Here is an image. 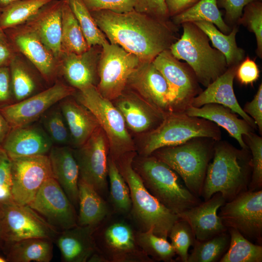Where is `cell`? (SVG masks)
Listing matches in <instances>:
<instances>
[{
	"label": "cell",
	"mask_w": 262,
	"mask_h": 262,
	"mask_svg": "<svg viewBox=\"0 0 262 262\" xmlns=\"http://www.w3.org/2000/svg\"><path fill=\"white\" fill-rule=\"evenodd\" d=\"M91 13L110 43L119 45L141 61H152L178 39L177 25L172 22L135 10L125 13L99 10Z\"/></svg>",
	"instance_id": "cell-1"
},
{
	"label": "cell",
	"mask_w": 262,
	"mask_h": 262,
	"mask_svg": "<svg viewBox=\"0 0 262 262\" xmlns=\"http://www.w3.org/2000/svg\"><path fill=\"white\" fill-rule=\"evenodd\" d=\"M212 159L201 196L204 201L220 193L228 202L248 190L252 175L249 148L238 149L221 139L215 141Z\"/></svg>",
	"instance_id": "cell-2"
},
{
	"label": "cell",
	"mask_w": 262,
	"mask_h": 262,
	"mask_svg": "<svg viewBox=\"0 0 262 262\" xmlns=\"http://www.w3.org/2000/svg\"><path fill=\"white\" fill-rule=\"evenodd\" d=\"M135 152L115 161L130 189L131 200L130 213L140 231L152 230L159 237L167 239L174 223L180 217L159 202L144 186L134 170Z\"/></svg>",
	"instance_id": "cell-3"
},
{
	"label": "cell",
	"mask_w": 262,
	"mask_h": 262,
	"mask_svg": "<svg viewBox=\"0 0 262 262\" xmlns=\"http://www.w3.org/2000/svg\"><path fill=\"white\" fill-rule=\"evenodd\" d=\"M132 166L150 194L178 215L201 202L181 183L174 170L154 156H135Z\"/></svg>",
	"instance_id": "cell-4"
},
{
	"label": "cell",
	"mask_w": 262,
	"mask_h": 262,
	"mask_svg": "<svg viewBox=\"0 0 262 262\" xmlns=\"http://www.w3.org/2000/svg\"><path fill=\"white\" fill-rule=\"evenodd\" d=\"M215 141L208 137H195L180 145L160 148L151 155L169 166L181 178L188 189L199 197Z\"/></svg>",
	"instance_id": "cell-5"
},
{
	"label": "cell",
	"mask_w": 262,
	"mask_h": 262,
	"mask_svg": "<svg viewBox=\"0 0 262 262\" xmlns=\"http://www.w3.org/2000/svg\"><path fill=\"white\" fill-rule=\"evenodd\" d=\"M181 25L182 34L169 50L179 60L186 61L198 82L206 87L229 67L226 58L210 46L208 36L194 23L185 22Z\"/></svg>",
	"instance_id": "cell-6"
},
{
	"label": "cell",
	"mask_w": 262,
	"mask_h": 262,
	"mask_svg": "<svg viewBox=\"0 0 262 262\" xmlns=\"http://www.w3.org/2000/svg\"><path fill=\"white\" fill-rule=\"evenodd\" d=\"M221 139L218 126L203 118L192 116L185 112H170L160 124L145 133L140 153L142 156L152 154L164 147L182 144L195 137Z\"/></svg>",
	"instance_id": "cell-7"
},
{
	"label": "cell",
	"mask_w": 262,
	"mask_h": 262,
	"mask_svg": "<svg viewBox=\"0 0 262 262\" xmlns=\"http://www.w3.org/2000/svg\"><path fill=\"white\" fill-rule=\"evenodd\" d=\"M94 115L104 131L109 143V156L115 161L131 152L136 147L127 131L124 119L113 102L103 97L96 86L76 91L73 95Z\"/></svg>",
	"instance_id": "cell-8"
},
{
	"label": "cell",
	"mask_w": 262,
	"mask_h": 262,
	"mask_svg": "<svg viewBox=\"0 0 262 262\" xmlns=\"http://www.w3.org/2000/svg\"><path fill=\"white\" fill-rule=\"evenodd\" d=\"M152 62L167 82L171 112H185L202 91L193 70L187 63L176 58L169 49L160 53Z\"/></svg>",
	"instance_id": "cell-9"
},
{
	"label": "cell",
	"mask_w": 262,
	"mask_h": 262,
	"mask_svg": "<svg viewBox=\"0 0 262 262\" xmlns=\"http://www.w3.org/2000/svg\"><path fill=\"white\" fill-rule=\"evenodd\" d=\"M134 54L108 41L101 46L96 87L104 98L113 101L126 88L128 78L141 62Z\"/></svg>",
	"instance_id": "cell-10"
},
{
	"label": "cell",
	"mask_w": 262,
	"mask_h": 262,
	"mask_svg": "<svg viewBox=\"0 0 262 262\" xmlns=\"http://www.w3.org/2000/svg\"><path fill=\"white\" fill-rule=\"evenodd\" d=\"M2 241L12 244L32 238L55 240L59 233L28 205L13 201L0 206Z\"/></svg>",
	"instance_id": "cell-11"
},
{
	"label": "cell",
	"mask_w": 262,
	"mask_h": 262,
	"mask_svg": "<svg viewBox=\"0 0 262 262\" xmlns=\"http://www.w3.org/2000/svg\"><path fill=\"white\" fill-rule=\"evenodd\" d=\"M220 208L218 215L227 229H235L249 241L262 245V189L248 190Z\"/></svg>",
	"instance_id": "cell-12"
},
{
	"label": "cell",
	"mask_w": 262,
	"mask_h": 262,
	"mask_svg": "<svg viewBox=\"0 0 262 262\" xmlns=\"http://www.w3.org/2000/svg\"><path fill=\"white\" fill-rule=\"evenodd\" d=\"M80 178L101 196L107 188V165L109 153L107 136L99 126L81 147L73 149Z\"/></svg>",
	"instance_id": "cell-13"
},
{
	"label": "cell",
	"mask_w": 262,
	"mask_h": 262,
	"mask_svg": "<svg viewBox=\"0 0 262 262\" xmlns=\"http://www.w3.org/2000/svg\"><path fill=\"white\" fill-rule=\"evenodd\" d=\"M76 89L56 81L47 89L21 101L0 107V112L12 128L36 122L49 108L73 96Z\"/></svg>",
	"instance_id": "cell-14"
},
{
	"label": "cell",
	"mask_w": 262,
	"mask_h": 262,
	"mask_svg": "<svg viewBox=\"0 0 262 262\" xmlns=\"http://www.w3.org/2000/svg\"><path fill=\"white\" fill-rule=\"evenodd\" d=\"M11 162L13 200L29 205L44 182L53 177L49 159L42 155L14 158Z\"/></svg>",
	"instance_id": "cell-15"
},
{
	"label": "cell",
	"mask_w": 262,
	"mask_h": 262,
	"mask_svg": "<svg viewBox=\"0 0 262 262\" xmlns=\"http://www.w3.org/2000/svg\"><path fill=\"white\" fill-rule=\"evenodd\" d=\"M28 206L57 229L78 225L75 207L53 177L44 182Z\"/></svg>",
	"instance_id": "cell-16"
},
{
	"label": "cell",
	"mask_w": 262,
	"mask_h": 262,
	"mask_svg": "<svg viewBox=\"0 0 262 262\" xmlns=\"http://www.w3.org/2000/svg\"><path fill=\"white\" fill-rule=\"evenodd\" d=\"M100 251L112 262H152L139 246L136 231L124 220L112 222L99 234Z\"/></svg>",
	"instance_id": "cell-17"
},
{
	"label": "cell",
	"mask_w": 262,
	"mask_h": 262,
	"mask_svg": "<svg viewBox=\"0 0 262 262\" xmlns=\"http://www.w3.org/2000/svg\"><path fill=\"white\" fill-rule=\"evenodd\" d=\"M4 32L14 49L24 55L46 82H56L55 81L60 70L59 63L31 29L25 25Z\"/></svg>",
	"instance_id": "cell-18"
},
{
	"label": "cell",
	"mask_w": 262,
	"mask_h": 262,
	"mask_svg": "<svg viewBox=\"0 0 262 262\" xmlns=\"http://www.w3.org/2000/svg\"><path fill=\"white\" fill-rule=\"evenodd\" d=\"M127 87L164 116L171 112L167 82L152 61H141L129 76Z\"/></svg>",
	"instance_id": "cell-19"
},
{
	"label": "cell",
	"mask_w": 262,
	"mask_h": 262,
	"mask_svg": "<svg viewBox=\"0 0 262 262\" xmlns=\"http://www.w3.org/2000/svg\"><path fill=\"white\" fill-rule=\"evenodd\" d=\"M53 144L39 123L12 128L0 147L11 159L48 155Z\"/></svg>",
	"instance_id": "cell-20"
},
{
	"label": "cell",
	"mask_w": 262,
	"mask_h": 262,
	"mask_svg": "<svg viewBox=\"0 0 262 262\" xmlns=\"http://www.w3.org/2000/svg\"><path fill=\"white\" fill-rule=\"evenodd\" d=\"M101 51V46H95L81 54H62L60 70L70 86L77 90L91 85L97 86Z\"/></svg>",
	"instance_id": "cell-21"
},
{
	"label": "cell",
	"mask_w": 262,
	"mask_h": 262,
	"mask_svg": "<svg viewBox=\"0 0 262 262\" xmlns=\"http://www.w3.org/2000/svg\"><path fill=\"white\" fill-rule=\"evenodd\" d=\"M225 202L222 195L216 193L210 199L184 211L178 216L188 223L196 240H206L228 230L217 214L218 209Z\"/></svg>",
	"instance_id": "cell-22"
},
{
	"label": "cell",
	"mask_w": 262,
	"mask_h": 262,
	"mask_svg": "<svg viewBox=\"0 0 262 262\" xmlns=\"http://www.w3.org/2000/svg\"><path fill=\"white\" fill-rule=\"evenodd\" d=\"M113 103L121 114L126 125L132 131L148 132L158 127L164 116L136 93L125 89Z\"/></svg>",
	"instance_id": "cell-23"
},
{
	"label": "cell",
	"mask_w": 262,
	"mask_h": 262,
	"mask_svg": "<svg viewBox=\"0 0 262 262\" xmlns=\"http://www.w3.org/2000/svg\"><path fill=\"white\" fill-rule=\"evenodd\" d=\"M63 0H54L42 7L26 23L59 61L61 55L62 7Z\"/></svg>",
	"instance_id": "cell-24"
},
{
	"label": "cell",
	"mask_w": 262,
	"mask_h": 262,
	"mask_svg": "<svg viewBox=\"0 0 262 262\" xmlns=\"http://www.w3.org/2000/svg\"><path fill=\"white\" fill-rule=\"evenodd\" d=\"M238 66L229 67L226 71L193 99L191 106L200 107L208 103H217L230 108L257 130L254 120L243 110L234 94L233 80Z\"/></svg>",
	"instance_id": "cell-25"
},
{
	"label": "cell",
	"mask_w": 262,
	"mask_h": 262,
	"mask_svg": "<svg viewBox=\"0 0 262 262\" xmlns=\"http://www.w3.org/2000/svg\"><path fill=\"white\" fill-rule=\"evenodd\" d=\"M53 177L77 207L79 204V169L73 149L68 146L53 145L48 154Z\"/></svg>",
	"instance_id": "cell-26"
},
{
	"label": "cell",
	"mask_w": 262,
	"mask_h": 262,
	"mask_svg": "<svg viewBox=\"0 0 262 262\" xmlns=\"http://www.w3.org/2000/svg\"><path fill=\"white\" fill-rule=\"evenodd\" d=\"M98 228L77 225L59 232L55 240L62 261L88 262L93 254L98 250L93 236Z\"/></svg>",
	"instance_id": "cell-27"
},
{
	"label": "cell",
	"mask_w": 262,
	"mask_h": 262,
	"mask_svg": "<svg viewBox=\"0 0 262 262\" xmlns=\"http://www.w3.org/2000/svg\"><path fill=\"white\" fill-rule=\"evenodd\" d=\"M185 113L210 120L227 131L242 148H248L243 136L255 130L245 120L238 117V115L230 108L217 103H208L200 107L190 106Z\"/></svg>",
	"instance_id": "cell-28"
},
{
	"label": "cell",
	"mask_w": 262,
	"mask_h": 262,
	"mask_svg": "<svg viewBox=\"0 0 262 262\" xmlns=\"http://www.w3.org/2000/svg\"><path fill=\"white\" fill-rule=\"evenodd\" d=\"M71 96L63 99L58 105L70 132L71 147L76 148L82 146L100 126L91 112Z\"/></svg>",
	"instance_id": "cell-29"
},
{
	"label": "cell",
	"mask_w": 262,
	"mask_h": 262,
	"mask_svg": "<svg viewBox=\"0 0 262 262\" xmlns=\"http://www.w3.org/2000/svg\"><path fill=\"white\" fill-rule=\"evenodd\" d=\"M78 225L98 228L109 214L108 206L91 185L79 178Z\"/></svg>",
	"instance_id": "cell-30"
},
{
	"label": "cell",
	"mask_w": 262,
	"mask_h": 262,
	"mask_svg": "<svg viewBox=\"0 0 262 262\" xmlns=\"http://www.w3.org/2000/svg\"><path fill=\"white\" fill-rule=\"evenodd\" d=\"M194 23L208 36L213 46L225 56L228 67L238 66L245 59V50L238 47L236 43V35L238 28L236 25L227 34L210 22L198 21Z\"/></svg>",
	"instance_id": "cell-31"
},
{
	"label": "cell",
	"mask_w": 262,
	"mask_h": 262,
	"mask_svg": "<svg viewBox=\"0 0 262 262\" xmlns=\"http://www.w3.org/2000/svg\"><path fill=\"white\" fill-rule=\"evenodd\" d=\"M52 257V240L32 238L10 245L7 261L12 262H49Z\"/></svg>",
	"instance_id": "cell-32"
},
{
	"label": "cell",
	"mask_w": 262,
	"mask_h": 262,
	"mask_svg": "<svg viewBox=\"0 0 262 262\" xmlns=\"http://www.w3.org/2000/svg\"><path fill=\"white\" fill-rule=\"evenodd\" d=\"M172 19L177 26L185 22L207 21L214 24L225 34H229L232 30L224 20L217 0H199L192 7L172 17Z\"/></svg>",
	"instance_id": "cell-33"
},
{
	"label": "cell",
	"mask_w": 262,
	"mask_h": 262,
	"mask_svg": "<svg viewBox=\"0 0 262 262\" xmlns=\"http://www.w3.org/2000/svg\"><path fill=\"white\" fill-rule=\"evenodd\" d=\"M89 47L81 26L67 2L62 7V53L81 54Z\"/></svg>",
	"instance_id": "cell-34"
},
{
	"label": "cell",
	"mask_w": 262,
	"mask_h": 262,
	"mask_svg": "<svg viewBox=\"0 0 262 262\" xmlns=\"http://www.w3.org/2000/svg\"><path fill=\"white\" fill-rule=\"evenodd\" d=\"M54 0H16L2 8L0 26L4 31L25 23L44 6Z\"/></svg>",
	"instance_id": "cell-35"
},
{
	"label": "cell",
	"mask_w": 262,
	"mask_h": 262,
	"mask_svg": "<svg viewBox=\"0 0 262 262\" xmlns=\"http://www.w3.org/2000/svg\"><path fill=\"white\" fill-rule=\"evenodd\" d=\"M230 243L220 262H262V246L252 243L237 229L229 228Z\"/></svg>",
	"instance_id": "cell-36"
},
{
	"label": "cell",
	"mask_w": 262,
	"mask_h": 262,
	"mask_svg": "<svg viewBox=\"0 0 262 262\" xmlns=\"http://www.w3.org/2000/svg\"><path fill=\"white\" fill-rule=\"evenodd\" d=\"M14 103L21 101L40 92L39 82L15 56L9 66Z\"/></svg>",
	"instance_id": "cell-37"
},
{
	"label": "cell",
	"mask_w": 262,
	"mask_h": 262,
	"mask_svg": "<svg viewBox=\"0 0 262 262\" xmlns=\"http://www.w3.org/2000/svg\"><path fill=\"white\" fill-rule=\"evenodd\" d=\"M229 243L228 230L206 240L196 239L187 262H219L229 248Z\"/></svg>",
	"instance_id": "cell-38"
},
{
	"label": "cell",
	"mask_w": 262,
	"mask_h": 262,
	"mask_svg": "<svg viewBox=\"0 0 262 262\" xmlns=\"http://www.w3.org/2000/svg\"><path fill=\"white\" fill-rule=\"evenodd\" d=\"M107 175L110 183V196L114 210L119 213H130L131 200L130 189L115 162L108 158Z\"/></svg>",
	"instance_id": "cell-39"
},
{
	"label": "cell",
	"mask_w": 262,
	"mask_h": 262,
	"mask_svg": "<svg viewBox=\"0 0 262 262\" xmlns=\"http://www.w3.org/2000/svg\"><path fill=\"white\" fill-rule=\"evenodd\" d=\"M39 120L53 145L71 147L70 132L58 103L46 111Z\"/></svg>",
	"instance_id": "cell-40"
},
{
	"label": "cell",
	"mask_w": 262,
	"mask_h": 262,
	"mask_svg": "<svg viewBox=\"0 0 262 262\" xmlns=\"http://www.w3.org/2000/svg\"><path fill=\"white\" fill-rule=\"evenodd\" d=\"M79 22L89 48L102 46L108 40L97 25L83 0H65Z\"/></svg>",
	"instance_id": "cell-41"
},
{
	"label": "cell",
	"mask_w": 262,
	"mask_h": 262,
	"mask_svg": "<svg viewBox=\"0 0 262 262\" xmlns=\"http://www.w3.org/2000/svg\"><path fill=\"white\" fill-rule=\"evenodd\" d=\"M136 239L140 248L154 261H175L173 258L176 254L171 244L152 230L136 231Z\"/></svg>",
	"instance_id": "cell-42"
},
{
	"label": "cell",
	"mask_w": 262,
	"mask_h": 262,
	"mask_svg": "<svg viewBox=\"0 0 262 262\" xmlns=\"http://www.w3.org/2000/svg\"><path fill=\"white\" fill-rule=\"evenodd\" d=\"M168 237L179 260L182 262H187L188 249L190 246H193L196 239L188 223L180 218L173 225Z\"/></svg>",
	"instance_id": "cell-43"
},
{
	"label": "cell",
	"mask_w": 262,
	"mask_h": 262,
	"mask_svg": "<svg viewBox=\"0 0 262 262\" xmlns=\"http://www.w3.org/2000/svg\"><path fill=\"white\" fill-rule=\"evenodd\" d=\"M244 13L239 19L238 24L246 27L254 33L256 42V53L262 57V0L253 1L245 6Z\"/></svg>",
	"instance_id": "cell-44"
},
{
	"label": "cell",
	"mask_w": 262,
	"mask_h": 262,
	"mask_svg": "<svg viewBox=\"0 0 262 262\" xmlns=\"http://www.w3.org/2000/svg\"><path fill=\"white\" fill-rule=\"evenodd\" d=\"M244 142L251 154L252 175L248 190L262 188V137L254 132L243 136Z\"/></svg>",
	"instance_id": "cell-45"
},
{
	"label": "cell",
	"mask_w": 262,
	"mask_h": 262,
	"mask_svg": "<svg viewBox=\"0 0 262 262\" xmlns=\"http://www.w3.org/2000/svg\"><path fill=\"white\" fill-rule=\"evenodd\" d=\"M11 159L5 152L0 157V206L14 201L12 193Z\"/></svg>",
	"instance_id": "cell-46"
},
{
	"label": "cell",
	"mask_w": 262,
	"mask_h": 262,
	"mask_svg": "<svg viewBox=\"0 0 262 262\" xmlns=\"http://www.w3.org/2000/svg\"><path fill=\"white\" fill-rule=\"evenodd\" d=\"M90 12L108 10L125 13L134 10L136 0H83Z\"/></svg>",
	"instance_id": "cell-47"
},
{
	"label": "cell",
	"mask_w": 262,
	"mask_h": 262,
	"mask_svg": "<svg viewBox=\"0 0 262 262\" xmlns=\"http://www.w3.org/2000/svg\"><path fill=\"white\" fill-rule=\"evenodd\" d=\"M134 10L162 20L170 17L165 0H136Z\"/></svg>",
	"instance_id": "cell-48"
},
{
	"label": "cell",
	"mask_w": 262,
	"mask_h": 262,
	"mask_svg": "<svg viewBox=\"0 0 262 262\" xmlns=\"http://www.w3.org/2000/svg\"><path fill=\"white\" fill-rule=\"evenodd\" d=\"M260 76V70L256 62L247 56L237 66L235 77L240 84L251 85L256 82Z\"/></svg>",
	"instance_id": "cell-49"
},
{
	"label": "cell",
	"mask_w": 262,
	"mask_h": 262,
	"mask_svg": "<svg viewBox=\"0 0 262 262\" xmlns=\"http://www.w3.org/2000/svg\"><path fill=\"white\" fill-rule=\"evenodd\" d=\"M256 0H217V6L225 10L226 20L231 24L238 23L244 7Z\"/></svg>",
	"instance_id": "cell-50"
},
{
	"label": "cell",
	"mask_w": 262,
	"mask_h": 262,
	"mask_svg": "<svg viewBox=\"0 0 262 262\" xmlns=\"http://www.w3.org/2000/svg\"><path fill=\"white\" fill-rule=\"evenodd\" d=\"M243 111L255 121L260 135H262V84L261 83L253 99L247 102Z\"/></svg>",
	"instance_id": "cell-51"
},
{
	"label": "cell",
	"mask_w": 262,
	"mask_h": 262,
	"mask_svg": "<svg viewBox=\"0 0 262 262\" xmlns=\"http://www.w3.org/2000/svg\"><path fill=\"white\" fill-rule=\"evenodd\" d=\"M14 103L9 66L0 67V107Z\"/></svg>",
	"instance_id": "cell-52"
},
{
	"label": "cell",
	"mask_w": 262,
	"mask_h": 262,
	"mask_svg": "<svg viewBox=\"0 0 262 262\" xmlns=\"http://www.w3.org/2000/svg\"><path fill=\"white\" fill-rule=\"evenodd\" d=\"M199 0H165L170 17L187 10Z\"/></svg>",
	"instance_id": "cell-53"
},
{
	"label": "cell",
	"mask_w": 262,
	"mask_h": 262,
	"mask_svg": "<svg viewBox=\"0 0 262 262\" xmlns=\"http://www.w3.org/2000/svg\"><path fill=\"white\" fill-rule=\"evenodd\" d=\"M15 56V50L9 42L0 39V67L9 66Z\"/></svg>",
	"instance_id": "cell-54"
},
{
	"label": "cell",
	"mask_w": 262,
	"mask_h": 262,
	"mask_svg": "<svg viewBox=\"0 0 262 262\" xmlns=\"http://www.w3.org/2000/svg\"><path fill=\"white\" fill-rule=\"evenodd\" d=\"M11 129L9 123L0 112V146Z\"/></svg>",
	"instance_id": "cell-55"
},
{
	"label": "cell",
	"mask_w": 262,
	"mask_h": 262,
	"mask_svg": "<svg viewBox=\"0 0 262 262\" xmlns=\"http://www.w3.org/2000/svg\"><path fill=\"white\" fill-rule=\"evenodd\" d=\"M89 262H108L105 256L99 250L95 252L88 260Z\"/></svg>",
	"instance_id": "cell-56"
},
{
	"label": "cell",
	"mask_w": 262,
	"mask_h": 262,
	"mask_svg": "<svg viewBox=\"0 0 262 262\" xmlns=\"http://www.w3.org/2000/svg\"><path fill=\"white\" fill-rule=\"evenodd\" d=\"M2 8L3 7H2V6L0 4V14L1 12ZM0 39H1V40H4L5 41L8 42L7 36H6L4 31L1 29L0 26Z\"/></svg>",
	"instance_id": "cell-57"
},
{
	"label": "cell",
	"mask_w": 262,
	"mask_h": 262,
	"mask_svg": "<svg viewBox=\"0 0 262 262\" xmlns=\"http://www.w3.org/2000/svg\"><path fill=\"white\" fill-rule=\"evenodd\" d=\"M16 0H0V4L3 7Z\"/></svg>",
	"instance_id": "cell-58"
},
{
	"label": "cell",
	"mask_w": 262,
	"mask_h": 262,
	"mask_svg": "<svg viewBox=\"0 0 262 262\" xmlns=\"http://www.w3.org/2000/svg\"><path fill=\"white\" fill-rule=\"evenodd\" d=\"M2 241L1 238V214H0V243Z\"/></svg>",
	"instance_id": "cell-59"
},
{
	"label": "cell",
	"mask_w": 262,
	"mask_h": 262,
	"mask_svg": "<svg viewBox=\"0 0 262 262\" xmlns=\"http://www.w3.org/2000/svg\"><path fill=\"white\" fill-rule=\"evenodd\" d=\"M7 261V259H5L2 256H0V262H6Z\"/></svg>",
	"instance_id": "cell-60"
},
{
	"label": "cell",
	"mask_w": 262,
	"mask_h": 262,
	"mask_svg": "<svg viewBox=\"0 0 262 262\" xmlns=\"http://www.w3.org/2000/svg\"><path fill=\"white\" fill-rule=\"evenodd\" d=\"M5 153L1 147L0 146V157Z\"/></svg>",
	"instance_id": "cell-61"
}]
</instances>
